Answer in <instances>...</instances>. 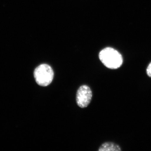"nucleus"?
<instances>
[{"mask_svg":"<svg viewBox=\"0 0 151 151\" xmlns=\"http://www.w3.org/2000/svg\"><path fill=\"white\" fill-rule=\"evenodd\" d=\"M99 57L102 63L110 69L119 68L123 62L122 55L111 47H106L102 50L99 53Z\"/></svg>","mask_w":151,"mask_h":151,"instance_id":"1","label":"nucleus"},{"mask_svg":"<svg viewBox=\"0 0 151 151\" xmlns=\"http://www.w3.org/2000/svg\"><path fill=\"white\" fill-rule=\"evenodd\" d=\"M54 71L49 65L42 64L35 69L34 76L40 86H46L51 84L54 78Z\"/></svg>","mask_w":151,"mask_h":151,"instance_id":"2","label":"nucleus"},{"mask_svg":"<svg viewBox=\"0 0 151 151\" xmlns=\"http://www.w3.org/2000/svg\"><path fill=\"white\" fill-rule=\"evenodd\" d=\"M92 97V91L89 86L82 85L78 88L76 93V103L80 108H86L90 104Z\"/></svg>","mask_w":151,"mask_h":151,"instance_id":"3","label":"nucleus"},{"mask_svg":"<svg viewBox=\"0 0 151 151\" xmlns=\"http://www.w3.org/2000/svg\"><path fill=\"white\" fill-rule=\"evenodd\" d=\"M121 147L117 144L113 142H105L99 148V151H120Z\"/></svg>","mask_w":151,"mask_h":151,"instance_id":"4","label":"nucleus"},{"mask_svg":"<svg viewBox=\"0 0 151 151\" xmlns=\"http://www.w3.org/2000/svg\"><path fill=\"white\" fill-rule=\"evenodd\" d=\"M147 73L149 77L151 78V62L150 63L147 69Z\"/></svg>","mask_w":151,"mask_h":151,"instance_id":"5","label":"nucleus"}]
</instances>
